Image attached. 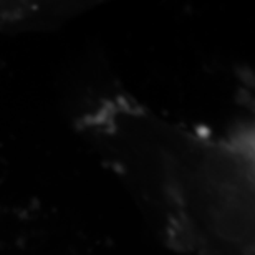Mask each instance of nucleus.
Returning <instances> with one entry per match:
<instances>
[{
	"label": "nucleus",
	"instance_id": "1",
	"mask_svg": "<svg viewBox=\"0 0 255 255\" xmlns=\"http://www.w3.org/2000/svg\"><path fill=\"white\" fill-rule=\"evenodd\" d=\"M85 128L172 247L186 255H255L252 128L216 134L126 98L103 101Z\"/></svg>",
	"mask_w": 255,
	"mask_h": 255
}]
</instances>
